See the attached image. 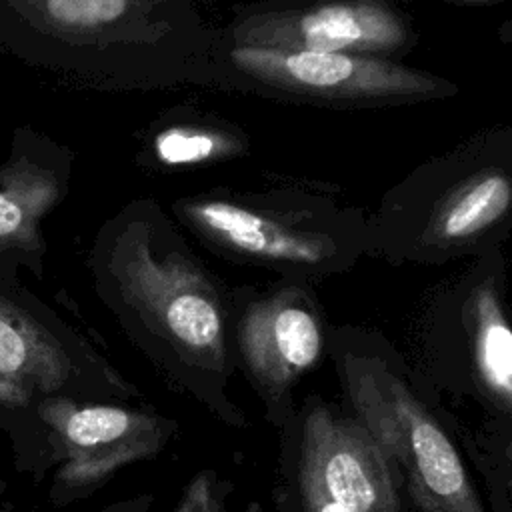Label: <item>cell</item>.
<instances>
[{"mask_svg":"<svg viewBox=\"0 0 512 512\" xmlns=\"http://www.w3.org/2000/svg\"><path fill=\"white\" fill-rule=\"evenodd\" d=\"M342 382L420 512H484L462 458L410 386L382 360L346 356Z\"/></svg>","mask_w":512,"mask_h":512,"instance_id":"1","label":"cell"},{"mask_svg":"<svg viewBox=\"0 0 512 512\" xmlns=\"http://www.w3.org/2000/svg\"><path fill=\"white\" fill-rule=\"evenodd\" d=\"M294 496L298 512H402L394 470L374 436L326 406L304 416Z\"/></svg>","mask_w":512,"mask_h":512,"instance_id":"2","label":"cell"},{"mask_svg":"<svg viewBox=\"0 0 512 512\" xmlns=\"http://www.w3.org/2000/svg\"><path fill=\"white\" fill-rule=\"evenodd\" d=\"M120 290L144 324L182 358L220 370L226 362V318L212 284L176 254L156 256L136 242L118 264Z\"/></svg>","mask_w":512,"mask_h":512,"instance_id":"3","label":"cell"},{"mask_svg":"<svg viewBox=\"0 0 512 512\" xmlns=\"http://www.w3.org/2000/svg\"><path fill=\"white\" fill-rule=\"evenodd\" d=\"M230 60L244 76L290 94L326 102H398L436 94L442 82L382 56L234 46Z\"/></svg>","mask_w":512,"mask_h":512,"instance_id":"4","label":"cell"},{"mask_svg":"<svg viewBox=\"0 0 512 512\" xmlns=\"http://www.w3.org/2000/svg\"><path fill=\"white\" fill-rule=\"evenodd\" d=\"M38 414L54 432L62 460L54 498L94 490L120 468L152 458L168 436L162 418L114 404L44 398Z\"/></svg>","mask_w":512,"mask_h":512,"instance_id":"5","label":"cell"},{"mask_svg":"<svg viewBox=\"0 0 512 512\" xmlns=\"http://www.w3.org/2000/svg\"><path fill=\"white\" fill-rule=\"evenodd\" d=\"M236 46L382 56L406 46L402 16L384 0H322L306 8L252 14L234 30Z\"/></svg>","mask_w":512,"mask_h":512,"instance_id":"6","label":"cell"},{"mask_svg":"<svg viewBox=\"0 0 512 512\" xmlns=\"http://www.w3.org/2000/svg\"><path fill=\"white\" fill-rule=\"evenodd\" d=\"M76 376L70 340L24 296L0 286V406L72 398Z\"/></svg>","mask_w":512,"mask_h":512,"instance_id":"7","label":"cell"},{"mask_svg":"<svg viewBox=\"0 0 512 512\" xmlns=\"http://www.w3.org/2000/svg\"><path fill=\"white\" fill-rule=\"evenodd\" d=\"M238 346L254 384L278 400L322 356L324 334L314 310L296 292L254 302L238 324Z\"/></svg>","mask_w":512,"mask_h":512,"instance_id":"8","label":"cell"},{"mask_svg":"<svg viewBox=\"0 0 512 512\" xmlns=\"http://www.w3.org/2000/svg\"><path fill=\"white\" fill-rule=\"evenodd\" d=\"M182 214L214 244L256 262L318 268L336 254L330 236L230 200L184 202Z\"/></svg>","mask_w":512,"mask_h":512,"instance_id":"9","label":"cell"},{"mask_svg":"<svg viewBox=\"0 0 512 512\" xmlns=\"http://www.w3.org/2000/svg\"><path fill=\"white\" fill-rule=\"evenodd\" d=\"M510 200L512 186L504 172L484 170L472 174L438 204L430 236L444 248L464 246L504 220Z\"/></svg>","mask_w":512,"mask_h":512,"instance_id":"10","label":"cell"},{"mask_svg":"<svg viewBox=\"0 0 512 512\" xmlns=\"http://www.w3.org/2000/svg\"><path fill=\"white\" fill-rule=\"evenodd\" d=\"M472 358L484 392L510 412L512 400V332L494 286H478L468 304Z\"/></svg>","mask_w":512,"mask_h":512,"instance_id":"11","label":"cell"},{"mask_svg":"<svg viewBox=\"0 0 512 512\" xmlns=\"http://www.w3.org/2000/svg\"><path fill=\"white\" fill-rule=\"evenodd\" d=\"M58 198L56 178L28 162L0 174V248H38V222Z\"/></svg>","mask_w":512,"mask_h":512,"instance_id":"12","label":"cell"},{"mask_svg":"<svg viewBox=\"0 0 512 512\" xmlns=\"http://www.w3.org/2000/svg\"><path fill=\"white\" fill-rule=\"evenodd\" d=\"M140 0H26L40 24L70 36H92L120 24Z\"/></svg>","mask_w":512,"mask_h":512,"instance_id":"13","label":"cell"},{"mask_svg":"<svg viewBox=\"0 0 512 512\" xmlns=\"http://www.w3.org/2000/svg\"><path fill=\"white\" fill-rule=\"evenodd\" d=\"M234 142L212 128L170 126L152 140V152L162 166H194L234 150Z\"/></svg>","mask_w":512,"mask_h":512,"instance_id":"14","label":"cell"},{"mask_svg":"<svg viewBox=\"0 0 512 512\" xmlns=\"http://www.w3.org/2000/svg\"><path fill=\"white\" fill-rule=\"evenodd\" d=\"M224 500V482L214 470H202L184 488L176 512H226Z\"/></svg>","mask_w":512,"mask_h":512,"instance_id":"15","label":"cell"},{"mask_svg":"<svg viewBox=\"0 0 512 512\" xmlns=\"http://www.w3.org/2000/svg\"><path fill=\"white\" fill-rule=\"evenodd\" d=\"M468 2H478V0H468Z\"/></svg>","mask_w":512,"mask_h":512,"instance_id":"16","label":"cell"}]
</instances>
